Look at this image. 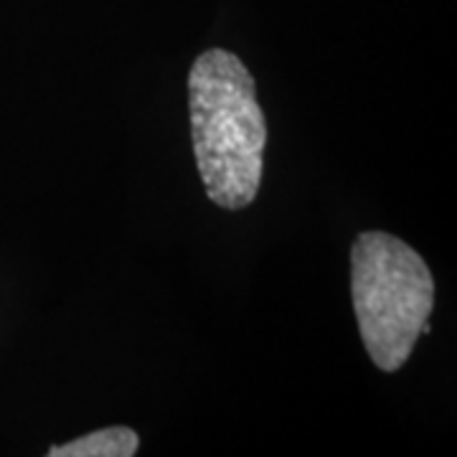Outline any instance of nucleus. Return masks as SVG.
Listing matches in <instances>:
<instances>
[{
	"instance_id": "obj_1",
	"label": "nucleus",
	"mask_w": 457,
	"mask_h": 457,
	"mask_svg": "<svg viewBox=\"0 0 457 457\" xmlns=\"http://www.w3.org/2000/svg\"><path fill=\"white\" fill-rule=\"evenodd\" d=\"M191 137L201 183L212 204L239 212L260 194L267 120L245 62L209 49L188 71Z\"/></svg>"
},
{
	"instance_id": "obj_2",
	"label": "nucleus",
	"mask_w": 457,
	"mask_h": 457,
	"mask_svg": "<svg viewBox=\"0 0 457 457\" xmlns=\"http://www.w3.org/2000/svg\"><path fill=\"white\" fill-rule=\"evenodd\" d=\"M351 297L366 353L381 371H399L429 333L435 279L422 254L394 234L363 231L351 246Z\"/></svg>"
},
{
	"instance_id": "obj_3",
	"label": "nucleus",
	"mask_w": 457,
	"mask_h": 457,
	"mask_svg": "<svg viewBox=\"0 0 457 457\" xmlns=\"http://www.w3.org/2000/svg\"><path fill=\"white\" fill-rule=\"evenodd\" d=\"M140 437L130 427H104L62 447H51L49 457H130L137 453Z\"/></svg>"
}]
</instances>
